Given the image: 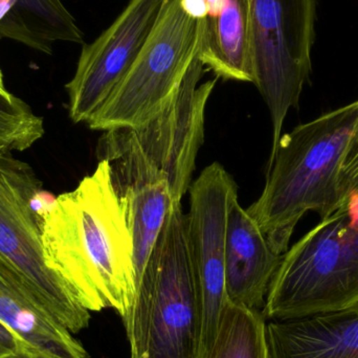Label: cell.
<instances>
[{
	"label": "cell",
	"instance_id": "8fae6325",
	"mask_svg": "<svg viewBox=\"0 0 358 358\" xmlns=\"http://www.w3.org/2000/svg\"><path fill=\"white\" fill-rule=\"evenodd\" d=\"M99 159L111 168L134 241L136 287L172 206L167 174L148 159L127 128L106 131Z\"/></svg>",
	"mask_w": 358,
	"mask_h": 358
},
{
	"label": "cell",
	"instance_id": "3957f363",
	"mask_svg": "<svg viewBox=\"0 0 358 358\" xmlns=\"http://www.w3.org/2000/svg\"><path fill=\"white\" fill-rule=\"evenodd\" d=\"M123 322L130 358H203L201 315L181 202H172Z\"/></svg>",
	"mask_w": 358,
	"mask_h": 358
},
{
	"label": "cell",
	"instance_id": "ffe728a7",
	"mask_svg": "<svg viewBox=\"0 0 358 358\" xmlns=\"http://www.w3.org/2000/svg\"><path fill=\"white\" fill-rule=\"evenodd\" d=\"M23 351L34 350L10 328L0 321V358L12 357Z\"/></svg>",
	"mask_w": 358,
	"mask_h": 358
},
{
	"label": "cell",
	"instance_id": "5bb4252c",
	"mask_svg": "<svg viewBox=\"0 0 358 358\" xmlns=\"http://www.w3.org/2000/svg\"><path fill=\"white\" fill-rule=\"evenodd\" d=\"M0 321L48 358H88L84 347L42 306L24 278L0 256Z\"/></svg>",
	"mask_w": 358,
	"mask_h": 358
},
{
	"label": "cell",
	"instance_id": "277c9868",
	"mask_svg": "<svg viewBox=\"0 0 358 358\" xmlns=\"http://www.w3.org/2000/svg\"><path fill=\"white\" fill-rule=\"evenodd\" d=\"M358 304V198L350 197L282 256L263 307L268 321Z\"/></svg>",
	"mask_w": 358,
	"mask_h": 358
},
{
	"label": "cell",
	"instance_id": "44dd1931",
	"mask_svg": "<svg viewBox=\"0 0 358 358\" xmlns=\"http://www.w3.org/2000/svg\"><path fill=\"white\" fill-rule=\"evenodd\" d=\"M8 358H48L42 355L41 353L35 352V351H23L19 355Z\"/></svg>",
	"mask_w": 358,
	"mask_h": 358
},
{
	"label": "cell",
	"instance_id": "e0dca14e",
	"mask_svg": "<svg viewBox=\"0 0 358 358\" xmlns=\"http://www.w3.org/2000/svg\"><path fill=\"white\" fill-rule=\"evenodd\" d=\"M266 324L262 311L227 300L204 358H268Z\"/></svg>",
	"mask_w": 358,
	"mask_h": 358
},
{
	"label": "cell",
	"instance_id": "d6986e66",
	"mask_svg": "<svg viewBox=\"0 0 358 358\" xmlns=\"http://www.w3.org/2000/svg\"><path fill=\"white\" fill-rule=\"evenodd\" d=\"M338 180L345 201L350 197L358 198V115L341 165Z\"/></svg>",
	"mask_w": 358,
	"mask_h": 358
},
{
	"label": "cell",
	"instance_id": "9c48e42d",
	"mask_svg": "<svg viewBox=\"0 0 358 358\" xmlns=\"http://www.w3.org/2000/svg\"><path fill=\"white\" fill-rule=\"evenodd\" d=\"M163 1L129 0L108 29L84 44L75 76L65 86L73 123H87L129 71L152 31Z\"/></svg>",
	"mask_w": 358,
	"mask_h": 358
},
{
	"label": "cell",
	"instance_id": "9a60e30c",
	"mask_svg": "<svg viewBox=\"0 0 358 358\" xmlns=\"http://www.w3.org/2000/svg\"><path fill=\"white\" fill-rule=\"evenodd\" d=\"M268 358H358V304L266 324Z\"/></svg>",
	"mask_w": 358,
	"mask_h": 358
},
{
	"label": "cell",
	"instance_id": "6da1fadb",
	"mask_svg": "<svg viewBox=\"0 0 358 358\" xmlns=\"http://www.w3.org/2000/svg\"><path fill=\"white\" fill-rule=\"evenodd\" d=\"M42 246L46 264L82 306L113 309L125 321L136 294L134 241L106 159L48 204Z\"/></svg>",
	"mask_w": 358,
	"mask_h": 358
},
{
	"label": "cell",
	"instance_id": "ba28073f",
	"mask_svg": "<svg viewBox=\"0 0 358 358\" xmlns=\"http://www.w3.org/2000/svg\"><path fill=\"white\" fill-rule=\"evenodd\" d=\"M189 193L187 243L201 315L204 358L227 301L225 239L229 210L238 199V185L221 164L213 163L191 183Z\"/></svg>",
	"mask_w": 358,
	"mask_h": 358
},
{
	"label": "cell",
	"instance_id": "7c38bea8",
	"mask_svg": "<svg viewBox=\"0 0 358 358\" xmlns=\"http://www.w3.org/2000/svg\"><path fill=\"white\" fill-rule=\"evenodd\" d=\"M281 259L256 220L236 200L227 217L225 239L227 300L262 311Z\"/></svg>",
	"mask_w": 358,
	"mask_h": 358
},
{
	"label": "cell",
	"instance_id": "4fadbf2b",
	"mask_svg": "<svg viewBox=\"0 0 358 358\" xmlns=\"http://www.w3.org/2000/svg\"><path fill=\"white\" fill-rule=\"evenodd\" d=\"M199 57L216 78L254 84V35L248 0H204Z\"/></svg>",
	"mask_w": 358,
	"mask_h": 358
},
{
	"label": "cell",
	"instance_id": "2e32d148",
	"mask_svg": "<svg viewBox=\"0 0 358 358\" xmlns=\"http://www.w3.org/2000/svg\"><path fill=\"white\" fill-rule=\"evenodd\" d=\"M2 38L48 55L56 42L84 43L77 21L61 0H0Z\"/></svg>",
	"mask_w": 358,
	"mask_h": 358
},
{
	"label": "cell",
	"instance_id": "7a4b0ae2",
	"mask_svg": "<svg viewBox=\"0 0 358 358\" xmlns=\"http://www.w3.org/2000/svg\"><path fill=\"white\" fill-rule=\"evenodd\" d=\"M358 115V102L324 113L281 136L266 183L248 208L273 250L283 256L309 210L327 218L345 203L340 168Z\"/></svg>",
	"mask_w": 358,
	"mask_h": 358
},
{
	"label": "cell",
	"instance_id": "52a82bcc",
	"mask_svg": "<svg viewBox=\"0 0 358 358\" xmlns=\"http://www.w3.org/2000/svg\"><path fill=\"white\" fill-rule=\"evenodd\" d=\"M254 35V85L273 124V159L289 109H299L313 73L319 0H248Z\"/></svg>",
	"mask_w": 358,
	"mask_h": 358
},
{
	"label": "cell",
	"instance_id": "ac0fdd59",
	"mask_svg": "<svg viewBox=\"0 0 358 358\" xmlns=\"http://www.w3.org/2000/svg\"><path fill=\"white\" fill-rule=\"evenodd\" d=\"M43 134V120L24 101L0 94V150H27Z\"/></svg>",
	"mask_w": 358,
	"mask_h": 358
},
{
	"label": "cell",
	"instance_id": "30bf717a",
	"mask_svg": "<svg viewBox=\"0 0 358 358\" xmlns=\"http://www.w3.org/2000/svg\"><path fill=\"white\" fill-rule=\"evenodd\" d=\"M204 69L196 57L167 107L145 125L129 129L146 157L167 174L172 201L181 202L189 191L204 142L206 103L218 80L199 84Z\"/></svg>",
	"mask_w": 358,
	"mask_h": 358
},
{
	"label": "cell",
	"instance_id": "8992f818",
	"mask_svg": "<svg viewBox=\"0 0 358 358\" xmlns=\"http://www.w3.org/2000/svg\"><path fill=\"white\" fill-rule=\"evenodd\" d=\"M42 182L31 166L0 150V256L20 273L45 310L73 334L88 327L90 311L46 264L42 246Z\"/></svg>",
	"mask_w": 358,
	"mask_h": 358
},
{
	"label": "cell",
	"instance_id": "7402d4cb",
	"mask_svg": "<svg viewBox=\"0 0 358 358\" xmlns=\"http://www.w3.org/2000/svg\"><path fill=\"white\" fill-rule=\"evenodd\" d=\"M0 94L3 96H10L12 94L6 90V86L3 83V76H2L1 69H0Z\"/></svg>",
	"mask_w": 358,
	"mask_h": 358
},
{
	"label": "cell",
	"instance_id": "5b68a950",
	"mask_svg": "<svg viewBox=\"0 0 358 358\" xmlns=\"http://www.w3.org/2000/svg\"><path fill=\"white\" fill-rule=\"evenodd\" d=\"M200 38L201 20L183 0H164L140 54L88 126L105 132L136 129L159 115L198 56Z\"/></svg>",
	"mask_w": 358,
	"mask_h": 358
}]
</instances>
